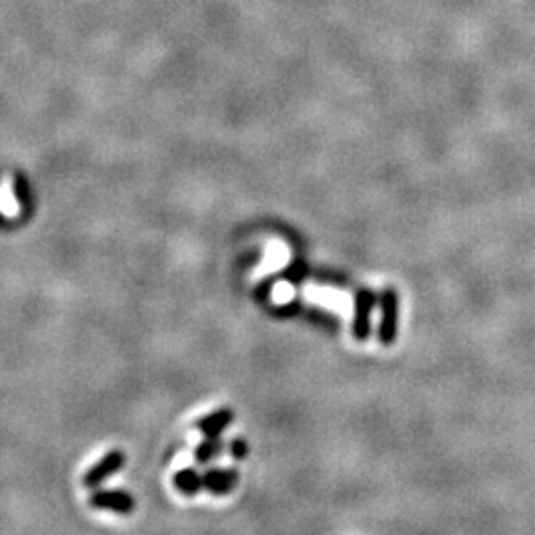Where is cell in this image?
Segmentation results:
<instances>
[{
    "instance_id": "cell-10",
    "label": "cell",
    "mask_w": 535,
    "mask_h": 535,
    "mask_svg": "<svg viewBox=\"0 0 535 535\" xmlns=\"http://www.w3.org/2000/svg\"><path fill=\"white\" fill-rule=\"evenodd\" d=\"M230 452H232L234 458H238V460H242L248 456V444L242 438H236L232 444H230Z\"/></svg>"
},
{
    "instance_id": "cell-9",
    "label": "cell",
    "mask_w": 535,
    "mask_h": 535,
    "mask_svg": "<svg viewBox=\"0 0 535 535\" xmlns=\"http://www.w3.org/2000/svg\"><path fill=\"white\" fill-rule=\"evenodd\" d=\"M222 450V443L218 438H207L204 443H200L197 446V452H195V458H197L200 464H207L209 460H212L214 456H218Z\"/></svg>"
},
{
    "instance_id": "cell-4",
    "label": "cell",
    "mask_w": 535,
    "mask_h": 535,
    "mask_svg": "<svg viewBox=\"0 0 535 535\" xmlns=\"http://www.w3.org/2000/svg\"><path fill=\"white\" fill-rule=\"evenodd\" d=\"M90 503H92L93 508H99V510H111V512H119V513L133 512V508H135V501H133V498H131L129 494H125V492H117V489L93 494Z\"/></svg>"
},
{
    "instance_id": "cell-7",
    "label": "cell",
    "mask_w": 535,
    "mask_h": 535,
    "mask_svg": "<svg viewBox=\"0 0 535 535\" xmlns=\"http://www.w3.org/2000/svg\"><path fill=\"white\" fill-rule=\"evenodd\" d=\"M20 212V202L14 193V181L12 176L4 175L0 179V214L4 218H16Z\"/></svg>"
},
{
    "instance_id": "cell-6",
    "label": "cell",
    "mask_w": 535,
    "mask_h": 535,
    "mask_svg": "<svg viewBox=\"0 0 535 535\" xmlns=\"http://www.w3.org/2000/svg\"><path fill=\"white\" fill-rule=\"evenodd\" d=\"M204 488L212 494H228L238 482V474L234 470H209L204 476Z\"/></svg>"
},
{
    "instance_id": "cell-5",
    "label": "cell",
    "mask_w": 535,
    "mask_h": 535,
    "mask_svg": "<svg viewBox=\"0 0 535 535\" xmlns=\"http://www.w3.org/2000/svg\"><path fill=\"white\" fill-rule=\"evenodd\" d=\"M232 419L234 415L230 408H221V410L210 412L209 417H204L202 420H198L197 426L207 434V438H218L221 432L232 422Z\"/></svg>"
},
{
    "instance_id": "cell-1",
    "label": "cell",
    "mask_w": 535,
    "mask_h": 535,
    "mask_svg": "<svg viewBox=\"0 0 535 535\" xmlns=\"http://www.w3.org/2000/svg\"><path fill=\"white\" fill-rule=\"evenodd\" d=\"M375 305V296L371 291H359L355 300V321H353V335L365 341L371 333V310Z\"/></svg>"
},
{
    "instance_id": "cell-2",
    "label": "cell",
    "mask_w": 535,
    "mask_h": 535,
    "mask_svg": "<svg viewBox=\"0 0 535 535\" xmlns=\"http://www.w3.org/2000/svg\"><path fill=\"white\" fill-rule=\"evenodd\" d=\"M123 462H125V456H123V452H121V450H111L107 456H104V460H99V462L93 466L92 470L85 474V478H83V484H85V486H90V488L97 486V484H102V482L107 480L111 474L119 472V470H121V466H123Z\"/></svg>"
},
{
    "instance_id": "cell-8",
    "label": "cell",
    "mask_w": 535,
    "mask_h": 535,
    "mask_svg": "<svg viewBox=\"0 0 535 535\" xmlns=\"http://www.w3.org/2000/svg\"><path fill=\"white\" fill-rule=\"evenodd\" d=\"M175 486L179 492H183L186 496H195L198 489L204 488V482H202V476L198 474L197 470L186 468L175 476Z\"/></svg>"
},
{
    "instance_id": "cell-3",
    "label": "cell",
    "mask_w": 535,
    "mask_h": 535,
    "mask_svg": "<svg viewBox=\"0 0 535 535\" xmlns=\"http://www.w3.org/2000/svg\"><path fill=\"white\" fill-rule=\"evenodd\" d=\"M381 310H383V321H381L379 335H381L383 345H391L396 338V315H398V303H396L395 291H384L383 302H381Z\"/></svg>"
}]
</instances>
